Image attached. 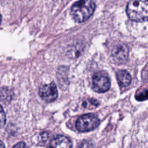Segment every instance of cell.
<instances>
[{
	"instance_id": "6da1fadb",
	"label": "cell",
	"mask_w": 148,
	"mask_h": 148,
	"mask_svg": "<svg viewBox=\"0 0 148 148\" xmlns=\"http://www.w3.org/2000/svg\"><path fill=\"white\" fill-rule=\"evenodd\" d=\"M127 13L133 21H148V0H130L127 4Z\"/></svg>"
},
{
	"instance_id": "7a4b0ae2",
	"label": "cell",
	"mask_w": 148,
	"mask_h": 148,
	"mask_svg": "<svg viewBox=\"0 0 148 148\" xmlns=\"http://www.w3.org/2000/svg\"><path fill=\"white\" fill-rule=\"evenodd\" d=\"M95 4L92 0H79L73 4L71 14L77 23H83L93 14Z\"/></svg>"
},
{
	"instance_id": "3957f363",
	"label": "cell",
	"mask_w": 148,
	"mask_h": 148,
	"mask_svg": "<svg viewBox=\"0 0 148 148\" xmlns=\"http://www.w3.org/2000/svg\"><path fill=\"white\" fill-rule=\"evenodd\" d=\"M100 124L99 119L93 114H85L78 119L76 128L81 132H90L95 130Z\"/></svg>"
},
{
	"instance_id": "277c9868",
	"label": "cell",
	"mask_w": 148,
	"mask_h": 148,
	"mask_svg": "<svg viewBox=\"0 0 148 148\" xmlns=\"http://www.w3.org/2000/svg\"><path fill=\"white\" fill-rule=\"evenodd\" d=\"M111 85L109 77L103 72H97L92 77V89L97 92H104L108 90Z\"/></svg>"
},
{
	"instance_id": "5b68a950",
	"label": "cell",
	"mask_w": 148,
	"mask_h": 148,
	"mask_svg": "<svg viewBox=\"0 0 148 148\" xmlns=\"http://www.w3.org/2000/svg\"><path fill=\"white\" fill-rule=\"evenodd\" d=\"M40 98L46 102H53L58 96L57 88L53 82L44 85L39 90Z\"/></svg>"
},
{
	"instance_id": "8992f818",
	"label": "cell",
	"mask_w": 148,
	"mask_h": 148,
	"mask_svg": "<svg viewBox=\"0 0 148 148\" xmlns=\"http://www.w3.org/2000/svg\"><path fill=\"white\" fill-rule=\"evenodd\" d=\"M111 54L116 62L119 63L125 62L128 59V48L123 43L116 44L113 46V49H111Z\"/></svg>"
},
{
	"instance_id": "52a82bcc",
	"label": "cell",
	"mask_w": 148,
	"mask_h": 148,
	"mask_svg": "<svg viewBox=\"0 0 148 148\" xmlns=\"http://www.w3.org/2000/svg\"><path fill=\"white\" fill-rule=\"evenodd\" d=\"M72 141L67 137L58 135L51 141L49 148H72Z\"/></svg>"
},
{
	"instance_id": "ba28073f",
	"label": "cell",
	"mask_w": 148,
	"mask_h": 148,
	"mask_svg": "<svg viewBox=\"0 0 148 148\" xmlns=\"http://www.w3.org/2000/svg\"><path fill=\"white\" fill-rule=\"evenodd\" d=\"M118 83L121 87H127L131 83L132 77L128 72L124 70L119 71L116 75Z\"/></svg>"
},
{
	"instance_id": "9c48e42d",
	"label": "cell",
	"mask_w": 148,
	"mask_h": 148,
	"mask_svg": "<svg viewBox=\"0 0 148 148\" xmlns=\"http://www.w3.org/2000/svg\"><path fill=\"white\" fill-rule=\"evenodd\" d=\"M136 98L140 101H145L148 99V90H143L138 91L136 94Z\"/></svg>"
},
{
	"instance_id": "30bf717a",
	"label": "cell",
	"mask_w": 148,
	"mask_h": 148,
	"mask_svg": "<svg viewBox=\"0 0 148 148\" xmlns=\"http://www.w3.org/2000/svg\"><path fill=\"white\" fill-rule=\"evenodd\" d=\"M6 123V116L2 107L0 106V129L2 128Z\"/></svg>"
},
{
	"instance_id": "8fae6325",
	"label": "cell",
	"mask_w": 148,
	"mask_h": 148,
	"mask_svg": "<svg viewBox=\"0 0 148 148\" xmlns=\"http://www.w3.org/2000/svg\"><path fill=\"white\" fill-rule=\"evenodd\" d=\"M79 148H92V145L90 142L85 141L79 145Z\"/></svg>"
},
{
	"instance_id": "7c38bea8",
	"label": "cell",
	"mask_w": 148,
	"mask_h": 148,
	"mask_svg": "<svg viewBox=\"0 0 148 148\" xmlns=\"http://www.w3.org/2000/svg\"><path fill=\"white\" fill-rule=\"evenodd\" d=\"M12 148H27V145L24 143H19L14 146Z\"/></svg>"
},
{
	"instance_id": "4fadbf2b",
	"label": "cell",
	"mask_w": 148,
	"mask_h": 148,
	"mask_svg": "<svg viewBox=\"0 0 148 148\" xmlns=\"http://www.w3.org/2000/svg\"><path fill=\"white\" fill-rule=\"evenodd\" d=\"M0 148H5V147H4V143H3L1 141V140H0Z\"/></svg>"
},
{
	"instance_id": "5bb4252c",
	"label": "cell",
	"mask_w": 148,
	"mask_h": 148,
	"mask_svg": "<svg viewBox=\"0 0 148 148\" xmlns=\"http://www.w3.org/2000/svg\"><path fill=\"white\" fill-rule=\"evenodd\" d=\"M1 14H0V23H1Z\"/></svg>"
}]
</instances>
